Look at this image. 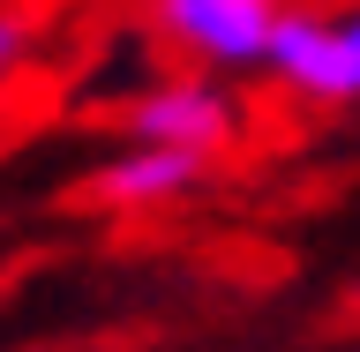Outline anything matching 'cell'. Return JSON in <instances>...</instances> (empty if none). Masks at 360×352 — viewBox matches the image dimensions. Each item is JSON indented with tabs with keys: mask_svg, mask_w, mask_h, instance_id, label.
Here are the masks:
<instances>
[{
	"mask_svg": "<svg viewBox=\"0 0 360 352\" xmlns=\"http://www.w3.org/2000/svg\"><path fill=\"white\" fill-rule=\"evenodd\" d=\"M263 75L285 83L292 98H315V105H360V0L338 15L278 8L270 45H263Z\"/></svg>",
	"mask_w": 360,
	"mask_h": 352,
	"instance_id": "obj_1",
	"label": "cell"
},
{
	"mask_svg": "<svg viewBox=\"0 0 360 352\" xmlns=\"http://www.w3.org/2000/svg\"><path fill=\"white\" fill-rule=\"evenodd\" d=\"M120 128L143 135V143H173V150L195 157H225L240 143V105L218 75H165V83L135 90L120 105Z\"/></svg>",
	"mask_w": 360,
	"mask_h": 352,
	"instance_id": "obj_2",
	"label": "cell"
},
{
	"mask_svg": "<svg viewBox=\"0 0 360 352\" xmlns=\"http://www.w3.org/2000/svg\"><path fill=\"white\" fill-rule=\"evenodd\" d=\"M285 0H150V30L202 67H263Z\"/></svg>",
	"mask_w": 360,
	"mask_h": 352,
	"instance_id": "obj_3",
	"label": "cell"
},
{
	"mask_svg": "<svg viewBox=\"0 0 360 352\" xmlns=\"http://www.w3.org/2000/svg\"><path fill=\"white\" fill-rule=\"evenodd\" d=\"M202 180H210V157L128 135L105 165H90L83 202H98V210H112V218H143V210H173V202L202 195Z\"/></svg>",
	"mask_w": 360,
	"mask_h": 352,
	"instance_id": "obj_4",
	"label": "cell"
},
{
	"mask_svg": "<svg viewBox=\"0 0 360 352\" xmlns=\"http://www.w3.org/2000/svg\"><path fill=\"white\" fill-rule=\"evenodd\" d=\"M22 60H30V22H22L15 8L0 0V83H8V75H15Z\"/></svg>",
	"mask_w": 360,
	"mask_h": 352,
	"instance_id": "obj_5",
	"label": "cell"
},
{
	"mask_svg": "<svg viewBox=\"0 0 360 352\" xmlns=\"http://www.w3.org/2000/svg\"><path fill=\"white\" fill-rule=\"evenodd\" d=\"M353 300H360V292H353Z\"/></svg>",
	"mask_w": 360,
	"mask_h": 352,
	"instance_id": "obj_6",
	"label": "cell"
}]
</instances>
